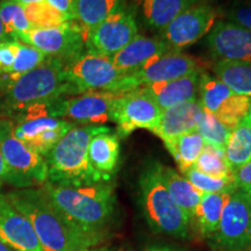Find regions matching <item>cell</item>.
I'll return each instance as SVG.
<instances>
[{
	"instance_id": "4dcf8cb0",
	"label": "cell",
	"mask_w": 251,
	"mask_h": 251,
	"mask_svg": "<svg viewBox=\"0 0 251 251\" xmlns=\"http://www.w3.org/2000/svg\"><path fill=\"white\" fill-rule=\"evenodd\" d=\"M193 168L201 174L213 178H229L233 177V171L226 161L225 151L212 147H203L201 153L198 157Z\"/></svg>"
},
{
	"instance_id": "8fae6325",
	"label": "cell",
	"mask_w": 251,
	"mask_h": 251,
	"mask_svg": "<svg viewBox=\"0 0 251 251\" xmlns=\"http://www.w3.org/2000/svg\"><path fill=\"white\" fill-rule=\"evenodd\" d=\"M250 100L251 98L233 92L218 77L201 72L199 101L203 112L211 113L230 130L247 117Z\"/></svg>"
},
{
	"instance_id": "7dc6e473",
	"label": "cell",
	"mask_w": 251,
	"mask_h": 251,
	"mask_svg": "<svg viewBox=\"0 0 251 251\" xmlns=\"http://www.w3.org/2000/svg\"><path fill=\"white\" fill-rule=\"evenodd\" d=\"M4 89V85H2V81H1V78H0V90Z\"/></svg>"
},
{
	"instance_id": "d6a6232c",
	"label": "cell",
	"mask_w": 251,
	"mask_h": 251,
	"mask_svg": "<svg viewBox=\"0 0 251 251\" xmlns=\"http://www.w3.org/2000/svg\"><path fill=\"white\" fill-rule=\"evenodd\" d=\"M24 8L31 29L33 28L42 29V28L57 27L67 23V21H71L68 20L64 15L59 13L57 9L50 6L47 1L26 6Z\"/></svg>"
},
{
	"instance_id": "6da1fadb",
	"label": "cell",
	"mask_w": 251,
	"mask_h": 251,
	"mask_svg": "<svg viewBox=\"0 0 251 251\" xmlns=\"http://www.w3.org/2000/svg\"><path fill=\"white\" fill-rule=\"evenodd\" d=\"M6 197L15 209L30 222L42 251L92 248L105 238L102 230L84 229L69 221L56 208L42 187L19 188Z\"/></svg>"
},
{
	"instance_id": "484cf974",
	"label": "cell",
	"mask_w": 251,
	"mask_h": 251,
	"mask_svg": "<svg viewBox=\"0 0 251 251\" xmlns=\"http://www.w3.org/2000/svg\"><path fill=\"white\" fill-rule=\"evenodd\" d=\"M229 193H203L194 219L200 234L212 237L219 228L222 209Z\"/></svg>"
},
{
	"instance_id": "836d02e7",
	"label": "cell",
	"mask_w": 251,
	"mask_h": 251,
	"mask_svg": "<svg viewBox=\"0 0 251 251\" xmlns=\"http://www.w3.org/2000/svg\"><path fill=\"white\" fill-rule=\"evenodd\" d=\"M184 177L201 193H233L237 190L234 176L229 178H213L191 168Z\"/></svg>"
},
{
	"instance_id": "bcb514c9",
	"label": "cell",
	"mask_w": 251,
	"mask_h": 251,
	"mask_svg": "<svg viewBox=\"0 0 251 251\" xmlns=\"http://www.w3.org/2000/svg\"><path fill=\"white\" fill-rule=\"evenodd\" d=\"M247 193V196H248V199H249V201H250V205H251V190L250 191H248V192H246Z\"/></svg>"
},
{
	"instance_id": "83f0119b",
	"label": "cell",
	"mask_w": 251,
	"mask_h": 251,
	"mask_svg": "<svg viewBox=\"0 0 251 251\" xmlns=\"http://www.w3.org/2000/svg\"><path fill=\"white\" fill-rule=\"evenodd\" d=\"M164 144L183 174L193 168L194 163L205 147L202 137L197 130L181 135Z\"/></svg>"
},
{
	"instance_id": "603a6c76",
	"label": "cell",
	"mask_w": 251,
	"mask_h": 251,
	"mask_svg": "<svg viewBox=\"0 0 251 251\" xmlns=\"http://www.w3.org/2000/svg\"><path fill=\"white\" fill-rule=\"evenodd\" d=\"M162 178L172 200L186 215L188 221H192L203 193L194 187L184 176L168 166L162 165Z\"/></svg>"
},
{
	"instance_id": "44dd1931",
	"label": "cell",
	"mask_w": 251,
	"mask_h": 251,
	"mask_svg": "<svg viewBox=\"0 0 251 251\" xmlns=\"http://www.w3.org/2000/svg\"><path fill=\"white\" fill-rule=\"evenodd\" d=\"M200 0H133L135 14H139L146 26L161 31L181 12Z\"/></svg>"
},
{
	"instance_id": "9a60e30c",
	"label": "cell",
	"mask_w": 251,
	"mask_h": 251,
	"mask_svg": "<svg viewBox=\"0 0 251 251\" xmlns=\"http://www.w3.org/2000/svg\"><path fill=\"white\" fill-rule=\"evenodd\" d=\"M198 68V61L192 56L177 50H170L147 63L140 70L126 75L128 92L150 84L165 83L191 74Z\"/></svg>"
},
{
	"instance_id": "2e32d148",
	"label": "cell",
	"mask_w": 251,
	"mask_h": 251,
	"mask_svg": "<svg viewBox=\"0 0 251 251\" xmlns=\"http://www.w3.org/2000/svg\"><path fill=\"white\" fill-rule=\"evenodd\" d=\"M207 46L219 61L251 63V30L229 20L216 21L207 36Z\"/></svg>"
},
{
	"instance_id": "e0dca14e",
	"label": "cell",
	"mask_w": 251,
	"mask_h": 251,
	"mask_svg": "<svg viewBox=\"0 0 251 251\" xmlns=\"http://www.w3.org/2000/svg\"><path fill=\"white\" fill-rule=\"evenodd\" d=\"M0 241L14 251H42L30 222L0 193Z\"/></svg>"
},
{
	"instance_id": "7402d4cb",
	"label": "cell",
	"mask_w": 251,
	"mask_h": 251,
	"mask_svg": "<svg viewBox=\"0 0 251 251\" xmlns=\"http://www.w3.org/2000/svg\"><path fill=\"white\" fill-rule=\"evenodd\" d=\"M120 158V141L111 129L94 135L90 141L89 159L92 168L105 179H111Z\"/></svg>"
},
{
	"instance_id": "7c38bea8",
	"label": "cell",
	"mask_w": 251,
	"mask_h": 251,
	"mask_svg": "<svg viewBox=\"0 0 251 251\" xmlns=\"http://www.w3.org/2000/svg\"><path fill=\"white\" fill-rule=\"evenodd\" d=\"M120 94L105 91L81 93L74 98L51 102L49 106V114L83 125L102 126L106 122L113 121L115 102Z\"/></svg>"
},
{
	"instance_id": "ab89813d",
	"label": "cell",
	"mask_w": 251,
	"mask_h": 251,
	"mask_svg": "<svg viewBox=\"0 0 251 251\" xmlns=\"http://www.w3.org/2000/svg\"><path fill=\"white\" fill-rule=\"evenodd\" d=\"M6 178H7V168H6L5 161L2 158L1 152H0V185L6 181Z\"/></svg>"
},
{
	"instance_id": "1f68e13d",
	"label": "cell",
	"mask_w": 251,
	"mask_h": 251,
	"mask_svg": "<svg viewBox=\"0 0 251 251\" xmlns=\"http://www.w3.org/2000/svg\"><path fill=\"white\" fill-rule=\"evenodd\" d=\"M197 131L202 137L206 146L225 151L226 144L230 135V129L220 122L211 113L203 112L201 120L197 127Z\"/></svg>"
},
{
	"instance_id": "52a82bcc",
	"label": "cell",
	"mask_w": 251,
	"mask_h": 251,
	"mask_svg": "<svg viewBox=\"0 0 251 251\" xmlns=\"http://www.w3.org/2000/svg\"><path fill=\"white\" fill-rule=\"evenodd\" d=\"M65 72L76 94L96 91L128 92L126 75L114 67L108 56L86 50L65 65Z\"/></svg>"
},
{
	"instance_id": "30bf717a",
	"label": "cell",
	"mask_w": 251,
	"mask_h": 251,
	"mask_svg": "<svg viewBox=\"0 0 251 251\" xmlns=\"http://www.w3.org/2000/svg\"><path fill=\"white\" fill-rule=\"evenodd\" d=\"M212 238L224 249L251 250V205L246 192L236 190L229 193Z\"/></svg>"
},
{
	"instance_id": "f546056e",
	"label": "cell",
	"mask_w": 251,
	"mask_h": 251,
	"mask_svg": "<svg viewBox=\"0 0 251 251\" xmlns=\"http://www.w3.org/2000/svg\"><path fill=\"white\" fill-rule=\"evenodd\" d=\"M47 58H48V56L41 52L39 49L34 48V47L29 45H26V43L20 42L19 51L17 54V57H15L11 72L8 74V76L0 77L1 78L4 89H6V86L9 85V84H12L13 81L19 79L21 76H24L25 74H27V72L31 71L33 69L39 67Z\"/></svg>"
},
{
	"instance_id": "c3c4849f",
	"label": "cell",
	"mask_w": 251,
	"mask_h": 251,
	"mask_svg": "<svg viewBox=\"0 0 251 251\" xmlns=\"http://www.w3.org/2000/svg\"><path fill=\"white\" fill-rule=\"evenodd\" d=\"M250 1H251V0H250Z\"/></svg>"
},
{
	"instance_id": "60d3db41",
	"label": "cell",
	"mask_w": 251,
	"mask_h": 251,
	"mask_svg": "<svg viewBox=\"0 0 251 251\" xmlns=\"http://www.w3.org/2000/svg\"><path fill=\"white\" fill-rule=\"evenodd\" d=\"M11 1L15 2V4H19L20 6H23V7H26V6L39 4V2L46 1V0H11Z\"/></svg>"
},
{
	"instance_id": "b9f144b4",
	"label": "cell",
	"mask_w": 251,
	"mask_h": 251,
	"mask_svg": "<svg viewBox=\"0 0 251 251\" xmlns=\"http://www.w3.org/2000/svg\"><path fill=\"white\" fill-rule=\"evenodd\" d=\"M67 251H109L108 248H75V249H69Z\"/></svg>"
},
{
	"instance_id": "f6af8a7d",
	"label": "cell",
	"mask_w": 251,
	"mask_h": 251,
	"mask_svg": "<svg viewBox=\"0 0 251 251\" xmlns=\"http://www.w3.org/2000/svg\"><path fill=\"white\" fill-rule=\"evenodd\" d=\"M247 120L249 124L251 125V100H250V106H249V111H248V114H247Z\"/></svg>"
},
{
	"instance_id": "3957f363",
	"label": "cell",
	"mask_w": 251,
	"mask_h": 251,
	"mask_svg": "<svg viewBox=\"0 0 251 251\" xmlns=\"http://www.w3.org/2000/svg\"><path fill=\"white\" fill-rule=\"evenodd\" d=\"M106 126H75L50 150L46 162L48 183L57 185H85L109 181L99 175L89 159L90 141L94 135L108 130Z\"/></svg>"
},
{
	"instance_id": "cb8c5ba5",
	"label": "cell",
	"mask_w": 251,
	"mask_h": 251,
	"mask_svg": "<svg viewBox=\"0 0 251 251\" xmlns=\"http://www.w3.org/2000/svg\"><path fill=\"white\" fill-rule=\"evenodd\" d=\"M213 71L233 92L251 98V63L222 59L215 63Z\"/></svg>"
},
{
	"instance_id": "d4e9b609",
	"label": "cell",
	"mask_w": 251,
	"mask_h": 251,
	"mask_svg": "<svg viewBox=\"0 0 251 251\" xmlns=\"http://www.w3.org/2000/svg\"><path fill=\"white\" fill-rule=\"evenodd\" d=\"M225 157L233 172L251 161V125L247 118L231 129L226 144Z\"/></svg>"
},
{
	"instance_id": "d590c367",
	"label": "cell",
	"mask_w": 251,
	"mask_h": 251,
	"mask_svg": "<svg viewBox=\"0 0 251 251\" xmlns=\"http://www.w3.org/2000/svg\"><path fill=\"white\" fill-rule=\"evenodd\" d=\"M227 18L229 21L251 30V1H236L228 9Z\"/></svg>"
},
{
	"instance_id": "8d00e7d4",
	"label": "cell",
	"mask_w": 251,
	"mask_h": 251,
	"mask_svg": "<svg viewBox=\"0 0 251 251\" xmlns=\"http://www.w3.org/2000/svg\"><path fill=\"white\" fill-rule=\"evenodd\" d=\"M235 185L237 190L248 192L251 190V161L233 172Z\"/></svg>"
},
{
	"instance_id": "ba28073f",
	"label": "cell",
	"mask_w": 251,
	"mask_h": 251,
	"mask_svg": "<svg viewBox=\"0 0 251 251\" xmlns=\"http://www.w3.org/2000/svg\"><path fill=\"white\" fill-rule=\"evenodd\" d=\"M87 35L85 30L75 20L67 21L61 26L28 30L17 41L39 49L48 57L61 59L64 63L77 58L85 50Z\"/></svg>"
},
{
	"instance_id": "ffe728a7",
	"label": "cell",
	"mask_w": 251,
	"mask_h": 251,
	"mask_svg": "<svg viewBox=\"0 0 251 251\" xmlns=\"http://www.w3.org/2000/svg\"><path fill=\"white\" fill-rule=\"evenodd\" d=\"M203 109L199 99L183 102L162 111L156 135L168 143L181 135L197 130Z\"/></svg>"
},
{
	"instance_id": "d6986e66",
	"label": "cell",
	"mask_w": 251,
	"mask_h": 251,
	"mask_svg": "<svg viewBox=\"0 0 251 251\" xmlns=\"http://www.w3.org/2000/svg\"><path fill=\"white\" fill-rule=\"evenodd\" d=\"M200 76H201V70L197 69L178 79L150 84L142 86L141 89L155 100L161 111H164L179 103L197 100L199 94Z\"/></svg>"
},
{
	"instance_id": "f35d334b",
	"label": "cell",
	"mask_w": 251,
	"mask_h": 251,
	"mask_svg": "<svg viewBox=\"0 0 251 251\" xmlns=\"http://www.w3.org/2000/svg\"><path fill=\"white\" fill-rule=\"evenodd\" d=\"M146 251H186L179 248H175L170 246H151L147 248Z\"/></svg>"
},
{
	"instance_id": "74e56055",
	"label": "cell",
	"mask_w": 251,
	"mask_h": 251,
	"mask_svg": "<svg viewBox=\"0 0 251 251\" xmlns=\"http://www.w3.org/2000/svg\"><path fill=\"white\" fill-rule=\"evenodd\" d=\"M46 1L57 9L68 20H75L77 0H46Z\"/></svg>"
},
{
	"instance_id": "7a4b0ae2",
	"label": "cell",
	"mask_w": 251,
	"mask_h": 251,
	"mask_svg": "<svg viewBox=\"0 0 251 251\" xmlns=\"http://www.w3.org/2000/svg\"><path fill=\"white\" fill-rule=\"evenodd\" d=\"M42 188L56 208L78 227L102 230L114 214V188L108 181L85 185H57L47 181Z\"/></svg>"
},
{
	"instance_id": "ee69618b",
	"label": "cell",
	"mask_w": 251,
	"mask_h": 251,
	"mask_svg": "<svg viewBox=\"0 0 251 251\" xmlns=\"http://www.w3.org/2000/svg\"><path fill=\"white\" fill-rule=\"evenodd\" d=\"M0 251H13V250L0 241Z\"/></svg>"
},
{
	"instance_id": "5bb4252c",
	"label": "cell",
	"mask_w": 251,
	"mask_h": 251,
	"mask_svg": "<svg viewBox=\"0 0 251 251\" xmlns=\"http://www.w3.org/2000/svg\"><path fill=\"white\" fill-rule=\"evenodd\" d=\"M216 17L218 11L211 4L200 0L181 12L161 30V39L172 50L179 51L208 34L216 23Z\"/></svg>"
},
{
	"instance_id": "4fadbf2b",
	"label": "cell",
	"mask_w": 251,
	"mask_h": 251,
	"mask_svg": "<svg viewBox=\"0 0 251 251\" xmlns=\"http://www.w3.org/2000/svg\"><path fill=\"white\" fill-rule=\"evenodd\" d=\"M161 114V108L155 100L139 87L119 96L112 122L118 126L119 137H127L136 129H147L156 134Z\"/></svg>"
},
{
	"instance_id": "ac0fdd59",
	"label": "cell",
	"mask_w": 251,
	"mask_h": 251,
	"mask_svg": "<svg viewBox=\"0 0 251 251\" xmlns=\"http://www.w3.org/2000/svg\"><path fill=\"white\" fill-rule=\"evenodd\" d=\"M170 50L172 49L161 37L137 35L120 51L113 55L111 59L114 67L121 74L130 75L140 70L153 58L158 57Z\"/></svg>"
},
{
	"instance_id": "277c9868",
	"label": "cell",
	"mask_w": 251,
	"mask_h": 251,
	"mask_svg": "<svg viewBox=\"0 0 251 251\" xmlns=\"http://www.w3.org/2000/svg\"><path fill=\"white\" fill-rule=\"evenodd\" d=\"M61 59L48 57L42 64L6 86L2 105L9 112H21L39 103H50L76 94L69 83Z\"/></svg>"
},
{
	"instance_id": "e575fe53",
	"label": "cell",
	"mask_w": 251,
	"mask_h": 251,
	"mask_svg": "<svg viewBox=\"0 0 251 251\" xmlns=\"http://www.w3.org/2000/svg\"><path fill=\"white\" fill-rule=\"evenodd\" d=\"M20 42L6 40L0 42V77L8 76L19 51Z\"/></svg>"
},
{
	"instance_id": "8992f818",
	"label": "cell",
	"mask_w": 251,
	"mask_h": 251,
	"mask_svg": "<svg viewBox=\"0 0 251 251\" xmlns=\"http://www.w3.org/2000/svg\"><path fill=\"white\" fill-rule=\"evenodd\" d=\"M0 152L7 168L6 183L18 188H30L47 183L46 158L14 136L12 121H0Z\"/></svg>"
},
{
	"instance_id": "f1b7e54d",
	"label": "cell",
	"mask_w": 251,
	"mask_h": 251,
	"mask_svg": "<svg viewBox=\"0 0 251 251\" xmlns=\"http://www.w3.org/2000/svg\"><path fill=\"white\" fill-rule=\"evenodd\" d=\"M0 20L8 40L17 41L19 36L31 29L25 8L11 0H0Z\"/></svg>"
},
{
	"instance_id": "4316f807",
	"label": "cell",
	"mask_w": 251,
	"mask_h": 251,
	"mask_svg": "<svg viewBox=\"0 0 251 251\" xmlns=\"http://www.w3.org/2000/svg\"><path fill=\"white\" fill-rule=\"evenodd\" d=\"M124 4L125 0H77L75 21L87 35Z\"/></svg>"
},
{
	"instance_id": "9c48e42d",
	"label": "cell",
	"mask_w": 251,
	"mask_h": 251,
	"mask_svg": "<svg viewBox=\"0 0 251 251\" xmlns=\"http://www.w3.org/2000/svg\"><path fill=\"white\" fill-rule=\"evenodd\" d=\"M139 35L136 14L126 4L108 15L87 34V51L112 57Z\"/></svg>"
},
{
	"instance_id": "7bdbcfd3",
	"label": "cell",
	"mask_w": 251,
	"mask_h": 251,
	"mask_svg": "<svg viewBox=\"0 0 251 251\" xmlns=\"http://www.w3.org/2000/svg\"><path fill=\"white\" fill-rule=\"evenodd\" d=\"M8 40L7 37L5 35V31H4V27H2V24H1V20H0V42H2V41H6Z\"/></svg>"
},
{
	"instance_id": "5b68a950",
	"label": "cell",
	"mask_w": 251,
	"mask_h": 251,
	"mask_svg": "<svg viewBox=\"0 0 251 251\" xmlns=\"http://www.w3.org/2000/svg\"><path fill=\"white\" fill-rule=\"evenodd\" d=\"M140 203L143 215L155 233L187 237L190 221L177 206L162 178V164L149 163L139 179Z\"/></svg>"
}]
</instances>
